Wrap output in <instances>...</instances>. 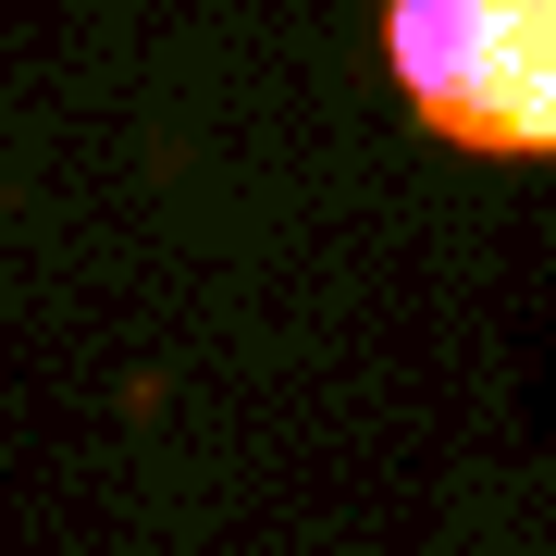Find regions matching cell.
<instances>
[{"label":"cell","mask_w":556,"mask_h":556,"mask_svg":"<svg viewBox=\"0 0 556 556\" xmlns=\"http://www.w3.org/2000/svg\"><path fill=\"white\" fill-rule=\"evenodd\" d=\"M383 75L470 161H556V0H383Z\"/></svg>","instance_id":"cell-1"}]
</instances>
